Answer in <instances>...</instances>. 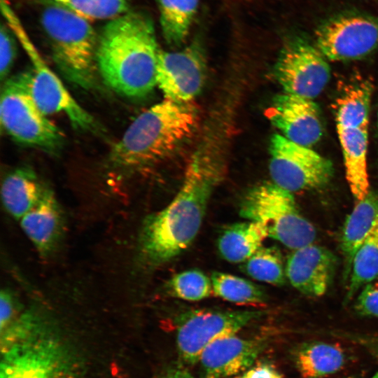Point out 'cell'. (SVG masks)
Here are the masks:
<instances>
[{"label": "cell", "instance_id": "31", "mask_svg": "<svg viewBox=\"0 0 378 378\" xmlns=\"http://www.w3.org/2000/svg\"><path fill=\"white\" fill-rule=\"evenodd\" d=\"M355 308L360 315L378 317V282L365 285L358 298Z\"/></svg>", "mask_w": 378, "mask_h": 378}, {"label": "cell", "instance_id": "28", "mask_svg": "<svg viewBox=\"0 0 378 378\" xmlns=\"http://www.w3.org/2000/svg\"><path fill=\"white\" fill-rule=\"evenodd\" d=\"M168 290L178 298L198 301L208 298L213 288L211 279L204 273L192 269L174 275L168 282Z\"/></svg>", "mask_w": 378, "mask_h": 378}, {"label": "cell", "instance_id": "30", "mask_svg": "<svg viewBox=\"0 0 378 378\" xmlns=\"http://www.w3.org/2000/svg\"><path fill=\"white\" fill-rule=\"evenodd\" d=\"M12 32L6 26L1 24L0 29V76L2 81L8 78L16 57V43Z\"/></svg>", "mask_w": 378, "mask_h": 378}, {"label": "cell", "instance_id": "3", "mask_svg": "<svg viewBox=\"0 0 378 378\" xmlns=\"http://www.w3.org/2000/svg\"><path fill=\"white\" fill-rule=\"evenodd\" d=\"M198 113L191 102L164 98L139 114L113 145L111 164L134 170L156 163L172 154L194 133Z\"/></svg>", "mask_w": 378, "mask_h": 378}, {"label": "cell", "instance_id": "7", "mask_svg": "<svg viewBox=\"0 0 378 378\" xmlns=\"http://www.w3.org/2000/svg\"><path fill=\"white\" fill-rule=\"evenodd\" d=\"M1 7L8 26L32 64L31 92L40 109L46 115L64 113L78 130L99 132V126L92 115L73 98L59 77L46 64L6 0H1Z\"/></svg>", "mask_w": 378, "mask_h": 378}, {"label": "cell", "instance_id": "29", "mask_svg": "<svg viewBox=\"0 0 378 378\" xmlns=\"http://www.w3.org/2000/svg\"><path fill=\"white\" fill-rule=\"evenodd\" d=\"M55 1L86 20H113L127 12L130 0Z\"/></svg>", "mask_w": 378, "mask_h": 378}, {"label": "cell", "instance_id": "16", "mask_svg": "<svg viewBox=\"0 0 378 378\" xmlns=\"http://www.w3.org/2000/svg\"><path fill=\"white\" fill-rule=\"evenodd\" d=\"M335 265L336 258L331 251L311 244L290 254L285 268L286 276L302 293L319 297L328 288Z\"/></svg>", "mask_w": 378, "mask_h": 378}, {"label": "cell", "instance_id": "19", "mask_svg": "<svg viewBox=\"0 0 378 378\" xmlns=\"http://www.w3.org/2000/svg\"><path fill=\"white\" fill-rule=\"evenodd\" d=\"M48 188L32 169L18 167L2 181L1 200L7 212L20 220L37 204Z\"/></svg>", "mask_w": 378, "mask_h": 378}, {"label": "cell", "instance_id": "2", "mask_svg": "<svg viewBox=\"0 0 378 378\" xmlns=\"http://www.w3.org/2000/svg\"><path fill=\"white\" fill-rule=\"evenodd\" d=\"M159 51L150 18L140 12L127 13L109 21L98 36V73L117 93L145 97L157 85Z\"/></svg>", "mask_w": 378, "mask_h": 378}, {"label": "cell", "instance_id": "13", "mask_svg": "<svg viewBox=\"0 0 378 378\" xmlns=\"http://www.w3.org/2000/svg\"><path fill=\"white\" fill-rule=\"evenodd\" d=\"M267 115L280 134L295 144L312 148L323 136L321 114L313 99L284 92L274 97Z\"/></svg>", "mask_w": 378, "mask_h": 378}, {"label": "cell", "instance_id": "12", "mask_svg": "<svg viewBox=\"0 0 378 378\" xmlns=\"http://www.w3.org/2000/svg\"><path fill=\"white\" fill-rule=\"evenodd\" d=\"M205 76V60L198 43L178 51L160 50L156 81L166 99L191 102L200 92Z\"/></svg>", "mask_w": 378, "mask_h": 378}, {"label": "cell", "instance_id": "27", "mask_svg": "<svg viewBox=\"0 0 378 378\" xmlns=\"http://www.w3.org/2000/svg\"><path fill=\"white\" fill-rule=\"evenodd\" d=\"M244 270L253 279L272 285H282L286 271L281 254L273 247H260L244 265Z\"/></svg>", "mask_w": 378, "mask_h": 378}, {"label": "cell", "instance_id": "20", "mask_svg": "<svg viewBox=\"0 0 378 378\" xmlns=\"http://www.w3.org/2000/svg\"><path fill=\"white\" fill-rule=\"evenodd\" d=\"M378 226V196L372 192L358 201L344 223L341 248L344 258V274L349 276L354 256Z\"/></svg>", "mask_w": 378, "mask_h": 378}, {"label": "cell", "instance_id": "8", "mask_svg": "<svg viewBox=\"0 0 378 378\" xmlns=\"http://www.w3.org/2000/svg\"><path fill=\"white\" fill-rule=\"evenodd\" d=\"M314 35L315 46L326 59H358L378 48V15L343 10L322 21Z\"/></svg>", "mask_w": 378, "mask_h": 378}, {"label": "cell", "instance_id": "25", "mask_svg": "<svg viewBox=\"0 0 378 378\" xmlns=\"http://www.w3.org/2000/svg\"><path fill=\"white\" fill-rule=\"evenodd\" d=\"M347 298L378 277V226L356 252L349 274Z\"/></svg>", "mask_w": 378, "mask_h": 378}, {"label": "cell", "instance_id": "14", "mask_svg": "<svg viewBox=\"0 0 378 378\" xmlns=\"http://www.w3.org/2000/svg\"><path fill=\"white\" fill-rule=\"evenodd\" d=\"M64 361L61 349L52 341L18 343L5 351L1 378H63Z\"/></svg>", "mask_w": 378, "mask_h": 378}, {"label": "cell", "instance_id": "23", "mask_svg": "<svg viewBox=\"0 0 378 378\" xmlns=\"http://www.w3.org/2000/svg\"><path fill=\"white\" fill-rule=\"evenodd\" d=\"M294 360L302 378H322L339 371L344 364L345 355L336 344L314 342L300 346Z\"/></svg>", "mask_w": 378, "mask_h": 378}, {"label": "cell", "instance_id": "11", "mask_svg": "<svg viewBox=\"0 0 378 378\" xmlns=\"http://www.w3.org/2000/svg\"><path fill=\"white\" fill-rule=\"evenodd\" d=\"M274 73L285 92L311 99L323 92L330 78L324 55L316 46L298 36L284 43Z\"/></svg>", "mask_w": 378, "mask_h": 378}, {"label": "cell", "instance_id": "26", "mask_svg": "<svg viewBox=\"0 0 378 378\" xmlns=\"http://www.w3.org/2000/svg\"><path fill=\"white\" fill-rule=\"evenodd\" d=\"M211 281L214 293L225 300L241 304H261L266 300L262 288L241 277L215 272Z\"/></svg>", "mask_w": 378, "mask_h": 378}, {"label": "cell", "instance_id": "6", "mask_svg": "<svg viewBox=\"0 0 378 378\" xmlns=\"http://www.w3.org/2000/svg\"><path fill=\"white\" fill-rule=\"evenodd\" d=\"M239 213L260 223L268 237L293 250L312 244L316 238L314 227L299 211L292 192L273 182L251 188L241 201Z\"/></svg>", "mask_w": 378, "mask_h": 378}, {"label": "cell", "instance_id": "24", "mask_svg": "<svg viewBox=\"0 0 378 378\" xmlns=\"http://www.w3.org/2000/svg\"><path fill=\"white\" fill-rule=\"evenodd\" d=\"M163 36L178 46L188 37L195 18L199 0H158Z\"/></svg>", "mask_w": 378, "mask_h": 378}, {"label": "cell", "instance_id": "15", "mask_svg": "<svg viewBox=\"0 0 378 378\" xmlns=\"http://www.w3.org/2000/svg\"><path fill=\"white\" fill-rule=\"evenodd\" d=\"M265 346L262 338H244L237 334L219 338L200 356L201 378H227L243 373L253 365Z\"/></svg>", "mask_w": 378, "mask_h": 378}, {"label": "cell", "instance_id": "32", "mask_svg": "<svg viewBox=\"0 0 378 378\" xmlns=\"http://www.w3.org/2000/svg\"><path fill=\"white\" fill-rule=\"evenodd\" d=\"M0 309H1V330L11 323L14 317L15 300L10 292L7 290H3L1 292L0 297Z\"/></svg>", "mask_w": 378, "mask_h": 378}, {"label": "cell", "instance_id": "18", "mask_svg": "<svg viewBox=\"0 0 378 378\" xmlns=\"http://www.w3.org/2000/svg\"><path fill=\"white\" fill-rule=\"evenodd\" d=\"M350 190L358 202L370 192L367 166L368 127L337 128Z\"/></svg>", "mask_w": 378, "mask_h": 378}, {"label": "cell", "instance_id": "35", "mask_svg": "<svg viewBox=\"0 0 378 378\" xmlns=\"http://www.w3.org/2000/svg\"><path fill=\"white\" fill-rule=\"evenodd\" d=\"M377 117H378V115H377Z\"/></svg>", "mask_w": 378, "mask_h": 378}, {"label": "cell", "instance_id": "5", "mask_svg": "<svg viewBox=\"0 0 378 378\" xmlns=\"http://www.w3.org/2000/svg\"><path fill=\"white\" fill-rule=\"evenodd\" d=\"M0 120L2 128L18 143L57 154L64 143L62 132L40 109L31 92V71L4 80Z\"/></svg>", "mask_w": 378, "mask_h": 378}, {"label": "cell", "instance_id": "4", "mask_svg": "<svg viewBox=\"0 0 378 378\" xmlns=\"http://www.w3.org/2000/svg\"><path fill=\"white\" fill-rule=\"evenodd\" d=\"M41 24L63 76L83 89L94 88L98 37L88 21L64 6L52 5L43 11Z\"/></svg>", "mask_w": 378, "mask_h": 378}, {"label": "cell", "instance_id": "9", "mask_svg": "<svg viewBox=\"0 0 378 378\" xmlns=\"http://www.w3.org/2000/svg\"><path fill=\"white\" fill-rule=\"evenodd\" d=\"M270 155L272 182L290 192L322 188L332 177L333 166L330 160L280 134L272 136Z\"/></svg>", "mask_w": 378, "mask_h": 378}, {"label": "cell", "instance_id": "33", "mask_svg": "<svg viewBox=\"0 0 378 378\" xmlns=\"http://www.w3.org/2000/svg\"><path fill=\"white\" fill-rule=\"evenodd\" d=\"M158 378H194L190 372L182 364L176 365Z\"/></svg>", "mask_w": 378, "mask_h": 378}, {"label": "cell", "instance_id": "34", "mask_svg": "<svg viewBox=\"0 0 378 378\" xmlns=\"http://www.w3.org/2000/svg\"><path fill=\"white\" fill-rule=\"evenodd\" d=\"M372 378H378V372L374 374Z\"/></svg>", "mask_w": 378, "mask_h": 378}, {"label": "cell", "instance_id": "17", "mask_svg": "<svg viewBox=\"0 0 378 378\" xmlns=\"http://www.w3.org/2000/svg\"><path fill=\"white\" fill-rule=\"evenodd\" d=\"M20 220L23 232L39 254L50 255L62 237L64 220L59 204L50 188Z\"/></svg>", "mask_w": 378, "mask_h": 378}, {"label": "cell", "instance_id": "21", "mask_svg": "<svg viewBox=\"0 0 378 378\" xmlns=\"http://www.w3.org/2000/svg\"><path fill=\"white\" fill-rule=\"evenodd\" d=\"M268 237L265 227L259 223H239L226 227L218 241L221 256L230 262L246 261Z\"/></svg>", "mask_w": 378, "mask_h": 378}, {"label": "cell", "instance_id": "10", "mask_svg": "<svg viewBox=\"0 0 378 378\" xmlns=\"http://www.w3.org/2000/svg\"><path fill=\"white\" fill-rule=\"evenodd\" d=\"M263 314L259 310L209 309L192 310L182 314L176 328V346L181 361L186 365L197 363L204 349L213 342L237 334Z\"/></svg>", "mask_w": 378, "mask_h": 378}, {"label": "cell", "instance_id": "1", "mask_svg": "<svg viewBox=\"0 0 378 378\" xmlns=\"http://www.w3.org/2000/svg\"><path fill=\"white\" fill-rule=\"evenodd\" d=\"M221 176L218 163L202 154L194 156L177 195L164 209L149 216L144 223L139 252L146 266L163 265L191 244Z\"/></svg>", "mask_w": 378, "mask_h": 378}, {"label": "cell", "instance_id": "22", "mask_svg": "<svg viewBox=\"0 0 378 378\" xmlns=\"http://www.w3.org/2000/svg\"><path fill=\"white\" fill-rule=\"evenodd\" d=\"M372 85L368 80L351 81L336 99L337 128L368 127Z\"/></svg>", "mask_w": 378, "mask_h": 378}]
</instances>
